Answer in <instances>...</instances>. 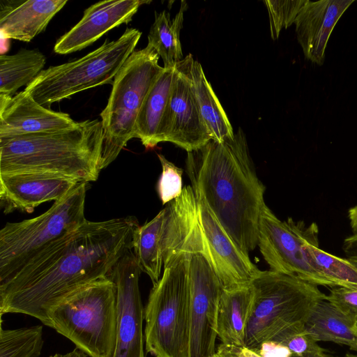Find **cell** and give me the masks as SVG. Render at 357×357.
<instances>
[{
    "mask_svg": "<svg viewBox=\"0 0 357 357\" xmlns=\"http://www.w3.org/2000/svg\"><path fill=\"white\" fill-rule=\"evenodd\" d=\"M136 218L86 220L0 286V314H24L49 326L48 314L80 289L109 277L131 247Z\"/></svg>",
    "mask_w": 357,
    "mask_h": 357,
    "instance_id": "1",
    "label": "cell"
},
{
    "mask_svg": "<svg viewBox=\"0 0 357 357\" xmlns=\"http://www.w3.org/2000/svg\"><path fill=\"white\" fill-rule=\"evenodd\" d=\"M186 172L197 196L245 252L258 245L266 187L256 173L243 131L188 153Z\"/></svg>",
    "mask_w": 357,
    "mask_h": 357,
    "instance_id": "2",
    "label": "cell"
},
{
    "mask_svg": "<svg viewBox=\"0 0 357 357\" xmlns=\"http://www.w3.org/2000/svg\"><path fill=\"white\" fill-rule=\"evenodd\" d=\"M103 138L98 119L54 132L0 138V174L50 172L95 181L102 170Z\"/></svg>",
    "mask_w": 357,
    "mask_h": 357,
    "instance_id": "3",
    "label": "cell"
},
{
    "mask_svg": "<svg viewBox=\"0 0 357 357\" xmlns=\"http://www.w3.org/2000/svg\"><path fill=\"white\" fill-rule=\"evenodd\" d=\"M252 312L245 347L258 350L267 341L281 343L305 328L315 305L326 295L318 286L273 271H260L251 282Z\"/></svg>",
    "mask_w": 357,
    "mask_h": 357,
    "instance_id": "4",
    "label": "cell"
},
{
    "mask_svg": "<svg viewBox=\"0 0 357 357\" xmlns=\"http://www.w3.org/2000/svg\"><path fill=\"white\" fill-rule=\"evenodd\" d=\"M86 182H81L44 213L0 230V286L63 238L78 229L84 216Z\"/></svg>",
    "mask_w": 357,
    "mask_h": 357,
    "instance_id": "5",
    "label": "cell"
},
{
    "mask_svg": "<svg viewBox=\"0 0 357 357\" xmlns=\"http://www.w3.org/2000/svg\"><path fill=\"white\" fill-rule=\"evenodd\" d=\"M49 327L90 357H113L118 325L117 289L107 277L72 294L48 314Z\"/></svg>",
    "mask_w": 357,
    "mask_h": 357,
    "instance_id": "6",
    "label": "cell"
},
{
    "mask_svg": "<svg viewBox=\"0 0 357 357\" xmlns=\"http://www.w3.org/2000/svg\"><path fill=\"white\" fill-rule=\"evenodd\" d=\"M190 253H181L164 267L150 291L144 334L146 351L154 357H189Z\"/></svg>",
    "mask_w": 357,
    "mask_h": 357,
    "instance_id": "7",
    "label": "cell"
},
{
    "mask_svg": "<svg viewBox=\"0 0 357 357\" xmlns=\"http://www.w3.org/2000/svg\"><path fill=\"white\" fill-rule=\"evenodd\" d=\"M141 36L138 29L128 28L118 39L105 40L80 59L43 70L24 90L40 105L50 108L52 103L80 91L112 84Z\"/></svg>",
    "mask_w": 357,
    "mask_h": 357,
    "instance_id": "8",
    "label": "cell"
},
{
    "mask_svg": "<svg viewBox=\"0 0 357 357\" xmlns=\"http://www.w3.org/2000/svg\"><path fill=\"white\" fill-rule=\"evenodd\" d=\"M159 57L149 45L135 50L114 77L107 104L100 113L104 137L102 169L113 162L135 137L143 102L163 70L158 64Z\"/></svg>",
    "mask_w": 357,
    "mask_h": 357,
    "instance_id": "9",
    "label": "cell"
},
{
    "mask_svg": "<svg viewBox=\"0 0 357 357\" xmlns=\"http://www.w3.org/2000/svg\"><path fill=\"white\" fill-rule=\"evenodd\" d=\"M189 357H211L216 351L217 319L223 287L205 250L189 254Z\"/></svg>",
    "mask_w": 357,
    "mask_h": 357,
    "instance_id": "10",
    "label": "cell"
},
{
    "mask_svg": "<svg viewBox=\"0 0 357 357\" xmlns=\"http://www.w3.org/2000/svg\"><path fill=\"white\" fill-rule=\"evenodd\" d=\"M189 54L176 65V75L156 137L157 144L169 142L188 153L211 140L192 88Z\"/></svg>",
    "mask_w": 357,
    "mask_h": 357,
    "instance_id": "11",
    "label": "cell"
},
{
    "mask_svg": "<svg viewBox=\"0 0 357 357\" xmlns=\"http://www.w3.org/2000/svg\"><path fill=\"white\" fill-rule=\"evenodd\" d=\"M303 225L291 218L280 220L266 204L260 216L257 246L271 271L329 287L306 259L302 248Z\"/></svg>",
    "mask_w": 357,
    "mask_h": 357,
    "instance_id": "12",
    "label": "cell"
},
{
    "mask_svg": "<svg viewBox=\"0 0 357 357\" xmlns=\"http://www.w3.org/2000/svg\"><path fill=\"white\" fill-rule=\"evenodd\" d=\"M142 271L130 249L117 261L109 277L117 289L118 325L113 357H146L139 276Z\"/></svg>",
    "mask_w": 357,
    "mask_h": 357,
    "instance_id": "13",
    "label": "cell"
},
{
    "mask_svg": "<svg viewBox=\"0 0 357 357\" xmlns=\"http://www.w3.org/2000/svg\"><path fill=\"white\" fill-rule=\"evenodd\" d=\"M197 196V195H196ZM198 222L206 255L223 289L249 284L260 270L222 226L204 201L197 196Z\"/></svg>",
    "mask_w": 357,
    "mask_h": 357,
    "instance_id": "14",
    "label": "cell"
},
{
    "mask_svg": "<svg viewBox=\"0 0 357 357\" xmlns=\"http://www.w3.org/2000/svg\"><path fill=\"white\" fill-rule=\"evenodd\" d=\"M81 182L66 175L41 172L0 174V206L5 214L31 213L40 204L59 201Z\"/></svg>",
    "mask_w": 357,
    "mask_h": 357,
    "instance_id": "15",
    "label": "cell"
},
{
    "mask_svg": "<svg viewBox=\"0 0 357 357\" xmlns=\"http://www.w3.org/2000/svg\"><path fill=\"white\" fill-rule=\"evenodd\" d=\"M151 2L109 0L91 5L84 10L79 22L57 40L54 52L67 54L91 45L109 30L129 23L142 4Z\"/></svg>",
    "mask_w": 357,
    "mask_h": 357,
    "instance_id": "16",
    "label": "cell"
},
{
    "mask_svg": "<svg viewBox=\"0 0 357 357\" xmlns=\"http://www.w3.org/2000/svg\"><path fill=\"white\" fill-rule=\"evenodd\" d=\"M76 123L68 114L40 105L25 90L0 94V138L54 132Z\"/></svg>",
    "mask_w": 357,
    "mask_h": 357,
    "instance_id": "17",
    "label": "cell"
},
{
    "mask_svg": "<svg viewBox=\"0 0 357 357\" xmlns=\"http://www.w3.org/2000/svg\"><path fill=\"white\" fill-rule=\"evenodd\" d=\"M354 0H308L295 20L296 34L305 59L321 66L331 34Z\"/></svg>",
    "mask_w": 357,
    "mask_h": 357,
    "instance_id": "18",
    "label": "cell"
},
{
    "mask_svg": "<svg viewBox=\"0 0 357 357\" xmlns=\"http://www.w3.org/2000/svg\"><path fill=\"white\" fill-rule=\"evenodd\" d=\"M66 0H28L17 5H2L0 11L1 37L29 42L43 32Z\"/></svg>",
    "mask_w": 357,
    "mask_h": 357,
    "instance_id": "19",
    "label": "cell"
},
{
    "mask_svg": "<svg viewBox=\"0 0 357 357\" xmlns=\"http://www.w3.org/2000/svg\"><path fill=\"white\" fill-rule=\"evenodd\" d=\"M254 291L251 283L223 289L220 298L217 335L222 344L245 347L248 323L252 312Z\"/></svg>",
    "mask_w": 357,
    "mask_h": 357,
    "instance_id": "20",
    "label": "cell"
},
{
    "mask_svg": "<svg viewBox=\"0 0 357 357\" xmlns=\"http://www.w3.org/2000/svg\"><path fill=\"white\" fill-rule=\"evenodd\" d=\"M319 229L316 223L301 230L302 248L308 264L330 287L357 289V268L347 259L328 253L319 247Z\"/></svg>",
    "mask_w": 357,
    "mask_h": 357,
    "instance_id": "21",
    "label": "cell"
},
{
    "mask_svg": "<svg viewBox=\"0 0 357 357\" xmlns=\"http://www.w3.org/2000/svg\"><path fill=\"white\" fill-rule=\"evenodd\" d=\"M176 75V66L164 68L149 91L138 114L135 137L146 149L157 146L158 128Z\"/></svg>",
    "mask_w": 357,
    "mask_h": 357,
    "instance_id": "22",
    "label": "cell"
},
{
    "mask_svg": "<svg viewBox=\"0 0 357 357\" xmlns=\"http://www.w3.org/2000/svg\"><path fill=\"white\" fill-rule=\"evenodd\" d=\"M356 322L331 303L319 301L311 312L305 329L317 341L344 344L357 351Z\"/></svg>",
    "mask_w": 357,
    "mask_h": 357,
    "instance_id": "23",
    "label": "cell"
},
{
    "mask_svg": "<svg viewBox=\"0 0 357 357\" xmlns=\"http://www.w3.org/2000/svg\"><path fill=\"white\" fill-rule=\"evenodd\" d=\"M190 73L195 96L211 139L223 142L233 138L234 132L227 115L207 80L201 64L193 58L190 61Z\"/></svg>",
    "mask_w": 357,
    "mask_h": 357,
    "instance_id": "24",
    "label": "cell"
},
{
    "mask_svg": "<svg viewBox=\"0 0 357 357\" xmlns=\"http://www.w3.org/2000/svg\"><path fill=\"white\" fill-rule=\"evenodd\" d=\"M187 3L181 1L180 8L171 20L166 10L155 13V21L148 34V45L161 57L164 68L174 67L183 58L180 31L183 26Z\"/></svg>",
    "mask_w": 357,
    "mask_h": 357,
    "instance_id": "25",
    "label": "cell"
},
{
    "mask_svg": "<svg viewBox=\"0 0 357 357\" xmlns=\"http://www.w3.org/2000/svg\"><path fill=\"white\" fill-rule=\"evenodd\" d=\"M45 56L34 49H21L13 54L0 56V94L13 96L29 85L44 70Z\"/></svg>",
    "mask_w": 357,
    "mask_h": 357,
    "instance_id": "26",
    "label": "cell"
},
{
    "mask_svg": "<svg viewBox=\"0 0 357 357\" xmlns=\"http://www.w3.org/2000/svg\"><path fill=\"white\" fill-rule=\"evenodd\" d=\"M44 344L42 326L0 328V357H40Z\"/></svg>",
    "mask_w": 357,
    "mask_h": 357,
    "instance_id": "27",
    "label": "cell"
},
{
    "mask_svg": "<svg viewBox=\"0 0 357 357\" xmlns=\"http://www.w3.org/2000/svg\"><path fill=\"white\" fill-rule=\"evenodd\" d=\"M308 0H266L271 35L273 40L278 38L280 31L294 24L301 8Z\"/></svg>",
    "mask_w": 357,
    "mask_h": 357,
    "instance_id": "28",
    "label": "cell"
},
{
    "mask_svg": "<svg viewBox=\"0 0 357 357\" xmlns=\"http://www.w3.org/2000/svg\"><path fill=\"white\" fill-rule=\"evenodd\" d=\"M162 166V173L157 189L162 204H167L178 198L183 192V170L169 161L163 155L158 153Z\"/></svg>",
    "mask_w": 357,
    "mask_h": 357,
    "instance_id": "29",
    "label": "cell"
},
{
    "mask_svg": "<svg viewBox=\"0 0 357 357\" xmlns=\"http://www.w3.org/2000/svg\"><path fill=\"white\" fill-rule=\"evenodd\" d=\"M317 342L305 328L288 337L281 344L289 349L291 357H325V349Z\"/></svg>",
    "mask_w": 357,
    "mask_h": 357,
    "instance_id": "30",
    "label": "cell"
},
{
    "mask_svg": "<svg viewBox=\"0 0 357 357\" xmlns=\"http://www.w3.org/2000/svg\"><path fill=\"white\" fill-rule=\"evenodd\" d=\"M326 301L357 322V289L344 287H332L330 294L326 295Z\"/></svg>",
    "mask_w": 357,
    "mask_h": 357,
    "instance_id": "31",
    "label": "cell"
},
{
    "mask_svg": "<svg viewBox=\"0 0 357 357\" xmlns=\"http://www.w3.org/2000/svg\"><path fill=\"white\" fill-rule=\"evenodd\" d=\"M257 351L261 357H291L287 347L274 341L263 342Z\"/></svg>",
    "mask_w": 357,
    "mask_h": 357,
    "instance_id": "32",
    "label": "cell"
},
{
    "mask_svg": "<svg viewBox=\"0 0 357 357\" xmlns=\"http://www.w3.org/2000/svg\"><path fill=\"white\" fill-rule=\"evenodd\" d=\"M343 250L347 259L357 268V235H351L344 239Z\"/></svg>",
    "mask_w": 357,
    "mask_h": 357,
    "instance_id": "33",
    "label": "cell"
},
{
    "mask_svg": "<svg viewBox=\"0 0 357 357\" xmlns=\"http://www.w3.org/2000/svg\"><path fill=\"white\" fill-rule=\"evenodd\" d=\"M215 354L218 357H239L237 353L236 347L228 346L222 344L218 346Z\"/></svg>",
    "mask_w": 357,
    "mask_h": 357,
    "instance_id": "34",
    "label": "cell"
},
{
    "mask_svg": "<svg viewBox=\"0 0 357 357\" xmlns=\"http://www.w3.org/2000/svg\"><path fill=\"white\" fill-rule=\"evenodd\" d=\"M348 218L352 230V235H357V205L349 209Z\"/></svg>",
    "mask_w": 357,
    "mask_h": 357,
    "instance_id": "35",
    "label": "cell"
},
{
    "mask_svg": "<svg viewBox=\"0 0 357 357\" xmlns=\"http://www.w3.org/2000/svg\"><path fill=\"white\" fill-rule=\"evenodd\" d=\"M236 350L239 357H261L257 351L246 347H236Z\"/></svg>",
    "mask_w": 357,
    "mask_h": 357,
    "instance_id": "36",
    "label": "cell"
},
{
    "mask_svg": "<svg viewBox=\"0 0 357 357\" xmlns=\"http://www.w3.org/2000/svg\"><path fill=\"white\" fill-rule=\"evenodd\" d=\"M50 357H86V354L77 348H75L72 351L67 354H56L50 356Z\"/></svg>",
    "mask_w": 357,
    "mask_h": 357,
    "instance_id": "37",
    "label": "cell"
},
{
    "mask_svg": "<svg viewBox=\"0 0 357 357\" xmlns=\"http://www.w3.org/2000/svg\"><path fill=\"white\" fill-rule=\"evenodd\" d=\"M343 357H357V355L348 353L346 355H344Z\"/></svg>",
    "mask_w": 357,
    "mask_h": 357,
    "instance_id": "38",
    "label": "cell"
},
{
    "mask_svg": "<svg viewBox=\"0 0 357 357\" xmlns=\"http://www.w3.org/2000/svg\"><path fill=\"white\" fill-rule=\"evenodd\" d=\"M355 331H356V332L357 333V322L356 323V326H355Z\"/></svg>",
    "mask_w": 357,
    "mask_h": 357,
    "instance_id": "39",
    "label": "cell"
},
{
    "mask_svg": "<svg viewBox=\"0 0 357 357\" xmlns=\"http://www.w3.org/2000/svg\"><path fill=\"white\" fill-rule=\"evenodd\" d=\"M211 357H218L215 354H214L213 356Z\"/></svg>",
    "mask_w": 357,
    "mask_h": 357,
    "instance_id": "40",
    "label": "cell"
}]
</instances>
